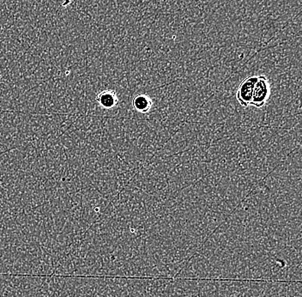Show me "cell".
Masks as SVG:
<instances>
[{
    "instance_id": "3957f363",
    "label": "cell",
    "mask_w": 302,
    "mask_h": 297,
    "mask_svg": "<svg viewBox=\"0 0 302 297\" xmlns=\"http://www.w3.org/2000/svg\"><path fill=\"white\" fill-rule=\"evenodd\" d=\"M100 106L104 109H113L118 104V97L114 91H104L99 94L96 98Z\"/></svg>"
},
{
    "instance_id": "6da1fadb",
    "label": "cell",
    "mask_w": 302,
    "mask_h": 297,
    "mask_svg": "<svg viewBox=\"0 0 302 297\" xmlns=\"http://www.w3.org/2000/svg\"><path fill=\"white\" fill-rule=\"evenodd\" d=\"M270 87L267 77L265 76H258L257 82L255 83L252 101L250 106L257 109H261L265 106L266 101L270 97Z\"/></svg>"
},
{
    "instance_id": "5b68a950",
    "label": "cell",
    "mask_w": 302,
    "mask_h": 297,
    "mask_svg": "<svg viewBox=\"0 0 302 297\" xmlns=\"http://www.w3.org/2000/svg\"><path fill=\"white\" fill-rule=\"evenodd\" d=\"M72 3V0H64V2L62 4V6L63 7H67V6H69Z\"/></svg>"
},
{
    "instance_id": "277c9868",
    "label": "cell",
    "mask_w": 302,
    "mask_h": 297,
    "mask_svg": "<svg viewBox=\"0 0 302 297\" xmlns=\"http://www.w3.org/2000/svg\"><path fill=\"white\" fill-rule=\"evenodd\" d=\"M133 105L136 110L144 114V113L149 111V109L152 106V102L148 96L145 95H139V96H136L133 100Z\"/></svg>"
},
{
    "instance_id": "7a4b0ae2",
    "label": "cell",
    "mask_w": 302,
    "mask_h": 297,
    "mask_svg": "<svg viewBox=\"0 0 302 297\" xmlns=\"http://www.w3.org/2000/svg\"><path fill=\"white\" fill-rule=\"evenodd\" d=\"M257 76H251L243 80L238 88V91L236 93V97L241 106L247 108L250 106L252 101V93L254 85L257 82Z\"/></svg>"
}]
</instances>
